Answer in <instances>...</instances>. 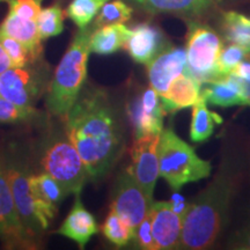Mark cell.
Returning <instances> with one entry per match:
<instances>
[{
	"label": "cell",
	"mask_w": 250,
	"mask_h": 250,
	"mask_svg": "<svg viewBox=\"0 0 250 250\" xmlns=\"http://www.w3.org/2000/svg\"><path fill=\"white\" fill-rule=\"evenodd\" d=\"M223 30L227 41L250 52V18L236 12H226L223 15Z\"/></svg>",
	"instance_id": "obj_24"
},
{
	"label": "cell",
	"mask_w": 250,
	"mask_h": 250,
	"mask_svg": "<svg viewBox=\"0 0 250 250\" xmlns=\"http://www.w3.org/2000/svg\"><path fill=\"white\" fill-rule=\"evenodd\" d=\"M202 94V83L189 73H182L175 79L164 96H160L166 112H175L192 107Z\"/></svg>",
	"instance_id": "obj_19"
},
{
	"label": "cell",
	"mask_w": 250,
	"mask_h": 250,
	"mask_svg": "<svg viewBox=\"0 0 250 250\" xmlns=\"http://www.w3.org/2000/svg\"><path fill=\"white\" fill-rule=\"evenodd\" d=\"M0 43L11 59L13 67H24L28 62H33L29 50L19 41L4 34H0Z\"/></svg>",
	"instance_id": "obj_31"
},
{
	"label": "cell",
	"mask_w": 250,
	"mask_h": 250,
	"mask_svg": "<svg viewBox=\"0 0 250 250\" xmlns=\"http://www.w3.org/2000/svg\"><path fill=\"white\" fill-rule=\"evenodd\" d=\"M90 34L87 28L78 31L56 68L46 98V107L52 115L65 117L79 98L87 78Z\"/></svg>",
	"instance_id": "obj_3"
},
{
	"label": "cell",
	"mask_w": 250,
	"mask_h": 250,
	"mask_svg": "<svg viewBox=\"0 0 250 250\" xmlns=\"http://www.w3.org/2000/svg\"><path fill=\"white\" fill-rule=\"evenodd\" d=\"M37 1H39V2H42V0H37Z\"/></svg>",
	"instance_id": "obj_38"
},
{
	"label": "cell",
	"mask_w": 250,
	"mask_h": 250,
	"mask_svg": "<svg viewBox=\"0 0 250 250\" xmlns=\"http://www.w3.org/2000/svg\"><path fill=\"white\" fill-rule=\"evenodd\" d=\"M0 237L11 248H35V242L21 223L15 208L7 169L0 158Z\"/></svg>",
	"instance_id": "obj_9"
},
{
	"label": "cell",
	"mask_w": 250,
	"mask_h": 250,
	"mask_svg": "<svg viewBox=\"0 0 250 250\" xmlns=\"http://www.w3.org/2000/svg\"><path fill=\"white\" fill-rule=\"evenodd\" d=\"M13 67L12 66V62H11V59L6 54L5 49L2 48L1 43H0V74L4 73L6 70H8V68Z\"/></svg>",
	"instance_id": "obj_35"
},
{
	"label": "cell",
	"mask_w": 250,
	"mask_h": 250,
	"mask_svg": "<svg viewBox=\"0 0 250 250\" xmlns=\"http://www.w3.org/2000/svg\"><path fill=\"white\" fill-rule=\"evenodd\" d=\"M12 196L21 223L31 236L49 227L57 213V208L43 202L34 195L30 188V175L19 167L7 168Z\"/></svg>",
	"instance_id": "obj_6"
},
{
	"label": "cell",
	"mask_w": 250,
	"mask_h": 250,
	"mask_svg": "<svg viewBox=\"0 0 250 250\" xmlns=\"http://www.w3.org/2000/svg\"><path fill=\"white\" fill-rule=\"evenodd\" d=\"M64 11L58 4L41 9L36 20L41 39L46 40L49 37L61 35L64 30Z\"/></svg>",
	"instance_id": "obj_26"
},
{
	"label": "cell",
	"mask_w": 250,
	"mask_h": 250,
	"mask_svg": "<svg viewBox=\"0 0 250 250\" xmlns=\"http://www.w3.org/2000/svg\"><path fill=\"white\" fill-rule=\"evenodd\" d=\"M30 188L37 198L56 208L68 196L62 184L46 171L40 175H30Z\"/></svg>",
	"instance_id": "obj_23"
},
{
	"label": "cell",
	"mask_w": 250,
	"mask_h": 250,
	"mask_svg": "<svg viewBox=\"0 0 250 250\" xmlns=\"http://www.w3.org/2000/svg\"><path fill=\"white\" fill-rule=\"evenodd\" d=\"M224 43L210 27L189 22L187 34V73L202 83L221 79L218 59Z\"/></svg>",
	"instance_id": "obj_5"
},
{
	"label": "cell",
	"mask_w": 250,
	"mask_h": 250,
	"mask_svg": "<svg viewBox=\"0 0 250 250\" xmlns=\"http://www.w3.org/2000/svg\"><path fill=\"white\" fill-rule=\"evenodd\" d=\"M152 199L144 192L129 170H124L117 177L112 196L111 210L123 218L136 233L137 227L151 212Z\"/></svg>",
	"instance_id": "obj_8"
},
{
	"label": "cell",
	"mask_w": 250,
	"mask_h": 250,
	"mask_svg": "<svg viewBox=\"0 0 250 250\" xmlns=\"http://www.w3.org/2000/svg\"><path fill=\"white\" fill-rule=\"evenodd\" d=\"M129 34L130 29L123 23L100 27L90 34V52L102 56L115 54L120 49L124 48Z\"/></svg>",
	"instance_id": "obj_21"
},
{
	"label": "cell",
	"mask_w": 250,
	"mask_h": 250,
	"mask_svg": "<svg viewBox=\"0 0 250 250\" xmlns=\"http://www.w3.org/2000/svg\"><path fill=\"white\" fill-rule=\"evenodd\" d=\"M160 134H147L137 138L130 149L132 164L127 170L144 192L153 201L155 183L159 174V143Z\"/></svg>",
	"instance_id": "obj_10"
},
{
	"label": "cell",
	"mask_w": 250,
	"mask_h": 250,
	"mask_svg": "<svg viewBox=\"0 0 250 250\" xmlns=\"http://www.w3.org/2000/svg\"><path fill=\"white\" fill-rule=\"evenodd\" d=\"M133 9L123 0H109L102 6L96 15L94 26L96 28L107 26V24L124 23L132 17Z\"/></svg>",
	"instance_id": "obj_28"
},
{
	"label": "cell",
	"mask_w": 250,
	"mask_h": 250,
	"mask_svg": "<svg viewBox=\"0 0 250 250\" xmlns=\"http://www.w3.org/2000/svg\"><path fill=\"white\" fill-rule=\"evenodd\" d=\"M129 115L137 139L147 134H160L167 112L162 107L160 95L149 87L131 104Z\"/></svg>",
	"instance_id": "obj_12"
},
{
	"label": "cell",
	"mask_w": 250,
	"mask_h": 250,
	"mask_svg": "<svg viewBox=\"0 0 250 250\" xmlns=\"http://www.w3.org/2000/svg\"><path fill=\"white\" fill-rule=\"evenodd\" d=\"M99 232L95 218L80 201V195H76V203L72 206L70 213L57 230L58 234L73 240L80 249L85 247L92 236Z\"/></svg>",
	"instance_id": "obj_16"
},
{
	"label": "cell",
	"mask_w": 250,
	"mask_h": 250,
	"mask_svg": "<svg viewBox=\"0 0 250 250\" xmlns=\"http://www.w3.org/2000/svg\"><path fill=\"white\" fill-rule=\"evenodd\" d=\"M233 74H235L236 77L241 78L242 80L249 81L250 83V62H241L237 65L235 70L233 71Z\"/></svg>",
	"instance_id": "obj_34"
},
{
	"label": "cell",
	"mask_w": 250,
	"mask_h": 250,
	"mask_svg": "<svg viewBox=\"0 0 250 250\" xmlns=\"http://www.w3.org/2000/svg\"><path fill=\"white\" fill-rule=\"evenodd\" d=\"M188 67L187 51L176 46H165L147 64L149 85L160 96L168 92L171 83Z\"/></svg>",
	"instance_id": "obj_11"
},
{
	"label": "cell",
	"mask_w": 250,
	"mask_h": 250,
	"mask_svg": "<svg viewBox=\"0 0 250 250\" xmlns=\"http://www.w3.org/2000/svg\"><path fill=\"white\" fill-rule=\"evenodd\" d=\"M143 11L151 14H175L199 17L214 8L220 0H131Z\"/></svg>",
	"instance_id": "obj_17"
},
{
	"label": "cell",
	"mask_w": 250,
	"mask_h": 250,
	"mask_svg": "<svg viewBox=\"0 0 250 250\" xmlns=\"http://www.w3.org/2000/svg\"><path fill=\"white\" fill-rule=\"evenodd\" d=\"M240 79H241V78H240ZM242 86H243V90H245L247 105L250 107V83H249V81L242 80Z\"/></svg>",
	"instance_id": "obj_36"
},
{
	"label": "cell",
	"mask_w": 250,
	"mask_h": 250,
	"mask_svg": "<svg viewBox=\"0 0 250 250\" xmlns=\"http://www.w3.org/2000/svg\"><path fill=\"white\" fill-rule=\"evenodd\" d=\"M9 6V12L19 17L36 21L41 13V2L37 0H5Z\"/></svg>",
	"instance_id": "obj_32"
},
{
	"label": "cell",
	"mask_w": 250,
	"mask_h": 250,
	"mask_svg": "<svg viewBox=\"0 0 250 250\" xmlns=\"http://www.w3.org/2000/svg\"><path fill=\"white\" fill-rule=\"evenodd\" d=\"M166 46L164 36L158 28L140 23L130 29L124 49L136 62L147 65Z\"/></svg>",
	"instance_id": "obj_14"
},
{
	"label": "cell",
	"mask_w": 250,
	"mask_h": 250,
	"mask_svg": "<svg viewBox=\"0 0 250 250\" xmlns=\"http://www.w3.org/2000/svg\"><path fill=\"white\" fill-rule=\"evenodd\" d=\"M211 164L199 158L189 144L173 129L162 130L159 143V174L174 190L188 183L208 179Z\"/></svg>",
	"instance_id": "obj_4"
},
{
	"label": "cell",
	"mask_w": 250,
	"mask_h": 250,
	"mask_svg": "<svg viewBox=\"0 0 250 250\" xmlns=\"http://www.w3.org/2000/svg\"><path fill=\"white\" fill-rule=\"evenodd\" d=\"M232 192V181L220 176L189 204L177 248L202 250L213 245L223 228Z\"/></svg>",
	"instance_id": "obj_2"
},
{
	"label": "cell",
	"mask_w": 250,
	"mask_h": 250,
	"mask_svg": "<svg viewBox=\"0 0 250 250\" xmlns=\"http://www.w3.org/2000/svg\"><path fill=\"white\" fill-rule=\"evenodd\" d=\"M102 233L112 245L117 247L126 246L134 237V230L114 210H110L105 218Z\"/></svg>",
	"instance_id": "obj_25"
},
{
	"label": "cell",
	"mask_w": 250,
	"mask_h": 250,
	"mask_svg": "<svg viewBox=\"0 0 250 250\" xmlns=\"http://www.w3.org/2000/svg\"><path fill=\"white\" fill-rule=\"evenodd\" d=\"M39 111L33 107H21L0 96V123H15L37 117Z\"/></svg>",
	"instance_id": "obj_30"
},
{
	"label": "cell",
	"mask_w": 250,
	"mask_h": 250,
	"mask_svg": "<svg viewBox=\"0 0 250 250\" xmlns=\"http://www.w3.org/2000/svg\"><path fill=\"white\" fill-rule=\"evenodd\" d=\"M221 123L223 118L217 112L208 110V102L201 95L198 101L192 105L190 139L193 143L206 142L213 134L215 126Z\"/></svg>",
	"instance_id": "obj_22"
},
{
	"label": "cell",
	"mask_w": 250,
	"mask_h": 250,
	"mask_svg": "<svg viewBox=\"0 0 250 250\" xmlns=\"http://www.w3.org/2000/svg\"><path fill=\"white\" fill-rule=\"evenodd\" d=\"M134 237H136L137 242H138L139 247L144 250H158L156 247L155 240L153 237L152 232V217L151 212H149L147 217L140 223V225L137 227L136 233H134Z\"/></svg>",
	"instance_id": "obj_33"
},
{
	"label": "cell",
	"mask_w": 250,
	"mask_h": 250,
	"mask_svg": "<svg viewBox=\"0 0 250 250\" xmlns=\"http://www.w3.org/2000/svg\"><path fill=\"white\" fill-rule=\"evenodd\" d=\"M65 121L67 138L79 152L89 179H101L123 148L120 127L107 96L99 90L79 95Z\"/></svg>",
	"instance_id": "obj_1"
},
{
	"label": "cell",
	"mask_w": 250,
	"mask_h": 250,
	"mask_svg": "<svg viewBox=\"0 0 250 250\" xmlns=\"http://www.w3.org/2000/svg\"><path fill=\"white\" fill-rule=\"evenodd\" d=\"M42 165L46 173L62 184L68 195H80L89 180L86 166L70 140L52 144L43 156Z\"/></svg>",
	"instance_id": "obj_7"
},
{
	"label": "cell",
	"mask_w": 250,
	"mask_h": 250,
	"mask_svg": "<svg viewBox=\"0 0 250 250\" xmlns=\"http://www.w3.org/2000/svg\"><path fill=\"white\" fill-rule=\"evenodd\" d=\"M109 0H72L66 9L67 17L79 27L87 28Z\"/></svg>",
	"instance_id": "obj_27"
},
{
	"label": "cell",
	"mask_w": 250,
	"mask_h": 250,
	"mask_svg": "<svg viewBox=\"0 0 250 250\" xmlns=\"http://www.w3.org/2000/svg\"><path fill=\"white\" fill-rule=\"evenodd\" d=\"M37 93L36 81L23 67H11L0 74V96L21 105L33 107Z\"/></svg>",
	"instance_id": "obj_15"
},
{
	"label": "cell",
	"mask_w": 250,
	"mask_h": 250,
	"mask_svg": "<svg viewBox=\"0 0 250 250\" xmlns=\"http://www.w3.org/2000/svg\"><path fill=\"white\" fill-rule=\"evenodd\" d=\"M250 52L241 45L232 43L230 45L223 48L218 59V68L221 77H226L233 73L237 65L246 59Z\"/></svg>",
	"instance_id": "obj_29"
},
{
	"label": "cell",
	"mask_w": 250,
	"mask_h": 250,
	"mask_svg": "<svg viewBox=\"0 0 250 250\" xmlns=\"http://www.w3.org/2000/svg\"><path fill=\"white\" fill-rule=\"evenodd\" d=\"M0 34L22 43L29 50L33 62L36 61L42 52V39L36 21L28 20L8 12V15L0 24Z\"/></svg>",
	"instance_id": "obj_20"
},
{
	"label": "cell",
	"mask_w": 250,
	"mask_h": 250,
	"mask_svg": "<svg viewBox=\"0 0 250 250\" xmlns=\"http://www.w3.org/2000/svg\"><path fill=\"white\" fill-rule=\"evenodd\" d=\"M240 248L250 250V232L245 236V240H243V242L241 243V247H240Z\"/></svg>",
	"instance_id": "obj_37"
},
{
	"label": "cell",
	"mask_w": 250,
	"mask_h": 250,
	"mask_svg": "<svg viewBox=\"0 0 250 250\" xmlns=\"http://www.w3.org/2000/svg\"><path fill=\"white\" fill-rule=\"evenodd\" d=\"M201 95L213 105L218 107H233V105H247L242 79L230 73L221 79L206 83Z\"/></svg>",
	"instance_id": "obj_18"
},
{
	"label": "cell",
	"mask_w": 250,
	"mask_h": 250,
	"mask_svg": "<svg viewBox=\"0 0 250 250\" xmlns=\"http://www.w3.org/2000/svg\"><path fill=\"white\" fill-rule=\"evenodd\" d=\"M152 232L158 250L177 248L182 233V218L170 202H154L151 208Z\"/></svg>",
	"instance_id": "obj_13"
}]
</instances>
